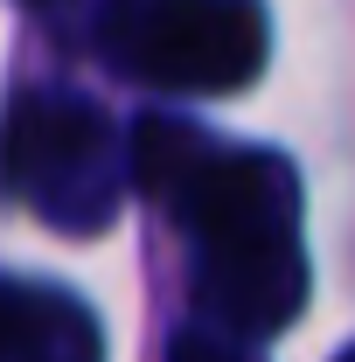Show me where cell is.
<instances>
[{
  "mask_svg": "<svg viewBox=\"0 0 355 362\" xmlns=\"http://www.w3.org/2000/svg\"><path fill=\"white\" fill-rule=\"evenodd\" d=\"M133 181L202 237V251L272 244L300 230V175L286 153L223 146L181 119H146L133 133Z\"/></svg>",
  "mask_w": 355,
  "mask_h": 362,
  "instance_id": "6da1fadb",
  "label": "cell"
},
{
  "mask_svg": "<svg viewBox=\"0 0 355 362\" xmlns=\"http://www.w3.org/2000/svg\"><path fill=\"white\" fill-rule=\"evenodd\" d=\"M98 42L133 84L237 90L265 70V14L258 0H112Z\"/></svg>",
  "mask_w": 355,
  "mask_h": 362,
  "instance_id": "7a4b0ae2",
  "label": "cell"
},
{
  "mask_svg": "<svg viewBox=\"0 0 355 362\" xmlns=\"http://www.w3.org/2000/svg\"><path fill=\"white\" fill-rule=\"evenodd\" d=\"M0 168L56 230H98L112 223V202L133 175V153H119L112 119L98 105L63 98V90H28L7 112Z\"/></svg>",
  "mask_w": 355,
  "mask_h": 362,
  "instance_id": "3957f363",
  "label": "cell"
},
{
  "mask_svg": "<svg viewBox=\"0 0 355 362\" xmlns=\"http://www.w3.org/2000/svg\"><path fill=\"white\" fill-rule=\"evenodd\" d=\"M209 307L244 334H279L307 300V258L300 237H272V244H237V251H209L202 265Z\"/></svg>",
  "mask_w": 355,
  "mask_h": 362,
  "instance_id": "277c9868",
  "label": "cell"
},
{
  "mask_svg": "<svg viewBox=\"0 0 355 362\" xmlns=\"http://www.w3.org/2000/svg\"><path fill=\"white\" fill-rule=\"evenodd\" d=\"M91 349L98 334L84 327L77 307H63V300H49V293H28V286H14V279H0V362H49V349Z\"/></svg>",
  "mask_w": 355,
  "mask_h": 362,
  "instance_id": "5b68a950",
  "label": "cell"
},
{
  "mask_svg": "<svg viewBox=\"0 0 355 362\" xmlns=\"http://www.w3.org/2000/svg\"><path fill=\"white\" fill-rule=\"evenodd\" d=\"M168 362H244V356H237L230 341H216V334H202V327H181Z\"/></svg>",
  "mask_w": 355,
  "mask_h": 362,
  "instance_id": "8992f818",
  "label": "cell"
},
{
  "mask_svg": "<svg viewBox=\"0 0 355 362\" xmlns=\"http://www.w3.org/2000/svg\"><path fill=\"white\" fill-rule=\"evenodd\" d=\"M342 362H355V349H349V356H342Z\"/></svg>",
  "mask_w": 355,
  "mask_h": 362,
  "instance_id": "52a82bcc",
  "label": "cell"
}]
</instances>
